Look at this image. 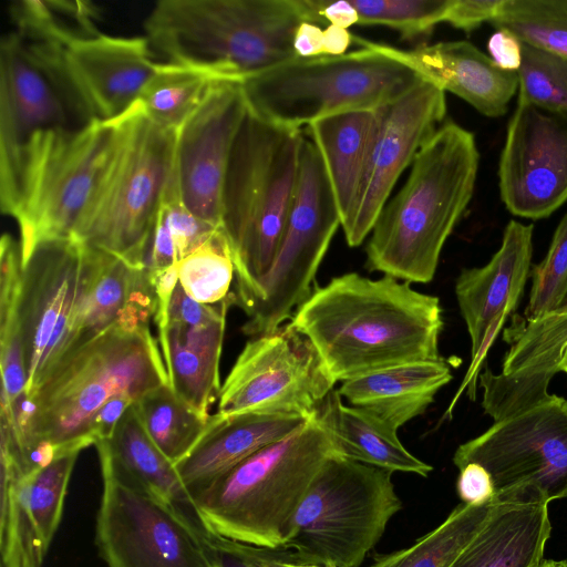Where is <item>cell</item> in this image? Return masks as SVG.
I'll list each match as a JSON object with an SVG mask.
<instances>
[{
    "label": "cell",
    "instance_id": "cell-42",
    "mask_svg": "<svg viewBox=\"0 0 567 567\" xmlns=\"http://www.w3.org/2000/svg\"><path fill=\"white\" fill-rule=\"evenodd\" d=\"M79 454L72 452L61 455L32 474L30 508L48 549L61 523L68 485Z\"/></svg>",
    "mask_w": 567,
    "mask_h": 567
},
{
    "label": "cell",
    "instance_id": "cell-35",
    "mask_svg": "<svg viewBox=\"0 0 567 567\" xmlns=\"http://www.w3.org/2000/svg\"><path fill=\"white\" fill-rule=\"evenodd\" d=\"M219 81L206 69L158 62L137 102L151 120L176 132Z\"/></svg>",
    "mask_w": 567,
    "mask_h": 567
},
{
    "label": "cell",
    "instance_id": "cell-2",
    "mask_svg": "<svg viewBox=\"0 0 567 567\" xmlns=\"http://www.w3.org/2000/svg\"><path fill=\"white\" fill-rule=\"evenodd\" d=\"M171 384L158 340L150 324L118 322L61 359L14 415V437L23 458L40 442L58 456L95 445L92 423L113 396L136 401Z\"/></svg>",
    "mask_w": 567,
    "mask_h": 567
},
{
    "label": "cell",
    "instance_id": "cell-7",
    "mask_svg": "<svg viewBox=\"0 0 567 567\" xmlns=\"http://www.w3.org/2000/svg\"><path fill=\"white\" fill-rule=\"evenodd\" d=\"M302 136V130L277 126L249 111L238 132L221 219L235 265V302L271 267L295 197Z\"/></svg>",
    "mask_w": 567,
    "mask_h": 567
},
{
    "label": "cell",
    "instance_id": "cell-32",
    "mask_svg": "<svg viewBox=\"0 0 567 567\" xmlns=\"http://www.w3.org/2000/svg\"><path fill=\"white\" fill-rule=\"evenodd\" d=\"M0 464L1 567H42L48 548L30 508V485L33 472H24L21 465L6 453L0 454Z\"/></svg>",
    "mask_w": 567,
    "mask_h": 567
},
{
    "label": "cell",
    "instance_id": "cell-29",
    "mask_svg": "<svg viewBox=\"0 0 567 567\" xmlns=\"http://www.w3.org/2000/svg\"><path fill=\"white\" fill-rule=\"evenodd\" d=\"M378 110L333 114L308 125L339 208L341 225L350 215L361 183Z\"/></svg>",
    "mask_w": 567,
    "mask_h": 567
},
{
    "label": "cell",
    "instance_id": "cell-47",
    "mask_svg": "<svg viewBox=\"0 0 567 567\" xmlns=\"http://www.w3.org/2000/svg\"><path fill=\"white\" fill-rule=\"evenodd\" d=\"M136 402L128 395L111 398L97 412L92 423V435L95 443L109 439L125 412Z\"/></svg>",
    "mask_w": 567,
    "mask_h": 567
},
{
    "label": "cell",
    "instance_id": "cell-4",
    "mask_svg": "<svg viewBox=\"0 0 567 567\" xmlns=\"http://www.w3.org/2000/svg\"><path fill=\"white\" fill-rule=\"evenodd\" d=\"M303 21L301 0H162L143 25L166 62L241 83L298 58L293 38Z\"/></svg>",
    "mask_w": 567,
    "mask_h": 567
},
{
    "label": "cell",
    "instance_id": "cell-36",
    "mask_svg": "<svg viewBox=\"0 0 567 567\" xmlns=\"http://www.w3.org/2000/svg\"><path fill=\"white\" fill-rule=\"evenodd\" d=\"M10 16L14 32L32 41L64 44L101 33L99 10L89 1H17L10 7Z\"/></svg>",
    "mask_w": 567,
    "mask_h": 567
},
{
    "label": "cell",
    "instance_id": "cell-21",
    "mask_svg": "<svg viewBox=\"0 0 567 567\" xmlns=\"http://www.w3.org/2000/svg\"><path fill=\"white\" fill-rule=\"evenodd\" d=\"M533 230L530 224L509 220L502 244L489 261L463 269L456 279V300L471 338V363L446 413H451L465 388L472 399L475 396L483 360L518 306L532 271Z\"/></svg>",
    "mask_w": 567,
    "mask_h": 567
},
{
    "label": "cell",
    "instance_id": "cell-40",
    "mask_svg": "<svg viewBox=\"0 0 567 567\" xmlns=\"http://www.w3.org/2000/svg\"><path fill=\"white\" fill-rule=\"evenodd\" d=\"M359 14L358 24L385 25L403 39L429 34L444 22L452 0H350Z\"/></svg>",
    "mask_w": 567,
    "mask_h": 567
},
{
    "label": "cell",
    "instance_id": "cell-5",
    "mask_svg": "<svg viewBox=\"0 0 567 567\" xmlns=\"http://www.w3.org/2000/svg\"><path fill=\"white\" fill-rule=\"evenodd\" d=\"M111 146L71 238L146 269L152 229L174 167L175 131L138 102L110 121Z\"/></svg>",
    "mask_w": 567,
    "mask_h": 567
},
{
    "label": "cell",
    "instance_id": "cell-19",
    "mask_svg": "<svg viewBox=\"0 0 567 567\" xmlns=\"http://www.w3.org/2000/svg\"><path fill=\"white\" fill-rule=\"evenodd\" d=\"M83 246L72 238L39 246L22 267L20 318L31 398L58 362L78 306Z\"/></svg>",
    "mask_w": 567,
    "mask_h": 567
},
{
    "label": "cell",
    "instance_id": "cell-16",
    "mask_svg": "<svg viewBox=\"0 0 567 567\" xmlns=\"http://www.w3.org/2000/svg\"><path fill=\"white\" fill-rule=\"evenodd\" d=\"M446 115L445 92L422 79L409 92L379 107L359 190L341 225L350 247L361 245L402 172Z\"/></svg>",
    "mask_w": 567,
    "mask_h": 567
},
{
    "label": "cell",
    "instance_id": "cell-8",
    "mask_svg": "<svg viewBox=\"0 0 567 567\" xmlns=\"http://www.w3.org/2000/svg\"><path fill=\"white\" fill-rule=\"evenodd\" d=\"M352 40L361 49L337 56H298L244 80L248 111L277 126L301 130L333 114L377 110L424 79L371 41Z\"/></svg>",
    "mask_w": 567,
    "mask_h": 567
},
{
    "label": "cell",
    "instance_id": "cell-14",
    "mask_svg": "<svg viewBox=\"0 0 567 567\" xmlns=\"http://www.w3.org/2000/svg\"><path fill=\"white\" fill-rule=\"evenodd\" d=\"M334 384L312 342L289 322L245 344L221 384L217 413L310 419Z\"/></svg>",
    "mask_w": 567,
    "mask_h": 567
},
{
    "label": "cell",
    "instance_id": "cell-44",
    "mask_svg": "<svg viewBox=\"0 0 567 567\" xmlns=\"http://www.w3.org/2000/svg\"><path fill=\"white\" fill-rule=\"evenodd\" d=\"M456 491L465 504H482L494 499V485L489 473L477 463L460 468Z\"/></svg>",
    "mask_w": 567,
    "mask_h": 567
},
{
    "label": "cell",
    "instance_id": "cell-6",
    "mask_svg": "<svg viewBox=\"0 0 567 567\" xmlns=\"http://www.w3.org/2000/svg\"><path fill=\"white\" fill-rule=\"evenodd\" d=\"M336 453L316 413L297 431L258 450L197 494L199 523L207 533L224 538L282 547L297 508Z\"/></svg>",
    "mask_w": 567,
    "mask_h": 567
},
{
    "label": "cell",
    "instance_id": "cell-24",
    "mask_svg": "<svg viewBox=\"0 0 567 567\" xmlns=\"http://www.w3.org/2000/svg\"><path fill=\"white\" fill-rule=\"evenodd\" d=\"M308 420L291 414L215 413L198 443L174 466L194 498L241 461L287 437Z\"/></svg>",
    "mask_w": 567,
    "mask_h": 567
},
{
    "label": "cell",
    "instance_id": "cell-41",
    "mask_svg": "<svg viewBox=\"0 0 567 567\" xmlns=\"http://www.w3.org/2000/svg\"><path fill=\"white\" fill-rule=\"evenodd\" d=\"M530 277L525 321L555 311L567 296V213L556 227L546 256L532 267Z\"/></svg>",
    "mask_w": 567,
    "mask_h": 567
},
{
    "label": "cell",
    "instance_id": "cell-46",
    "mask_svg": "<svg viewBox=\"0 0 567 567\" xmlns=\"http://www.w3.org/2000/svg\"><path fill=\"white\" fill-rule=\"evenodd\" d=\"M212 563L217 567H258L245 553L241 543L206 533Z\"/></svg>",
    "mask_w": 567,
    "mask_h": 567
},
{
    "label": "cell",
    "instance_id": "cell-11",
    "mask_svg": "<svg viewBox=\"0 0 567 567\" xmlns=\"http://www.w3.org/2000/svg\"><path fill=\"white\" fill-rule=\"evenodd\" d=\"M341 225L328 174L313 141L303 134L298 182L284 233L266 276L236 299L248 316L243 332H271L292 318L311 293V284Z\"/></svg>",
    "mask_w": 567,
    "mask_h": 567
},
{
    "label": "cell",
    "instance_id": "cell-23",
    "mask_svg": "<svg viewBox=\"0 0 567 567\" xmlns=\"http://www.w3.org/2000/svg\"><path fill=\"white\" fill-rule=\"evenodd\" d=\"M379 51L400 60L487 117L503 116L518 91L517 72L498 68L468 41H445L402 50L371 42Z\"/></svg>",
    "mask_w": 567,
    "mask_h": 567
},
{
    "label": "cell",
    "instance_id": "cell-28",
    "mask_svg": "<svg viewBox=\"0 0 567 567\" xmlns=\"http://www.w3.org/2000/svg\"><path fill=\"white\" fill-rule=\"evenodd\" d=\"M317 414L327 429L336 452L349 460L394 472L426 477L433 467L411 454L400 442L398 430L372 413L342 403L332 390Z\"/></svg>",
    "mask_w": 567,
    "mask_h": 567
},
{
    "label": "cell",
    "instance_id": "cell-26",
    "mask_svg": "<svg viewBox=\"0 0 567 567\" xmlns=\"http://www.w3.org/2000/svg\"><path fill=\"white\" fill-rule=\"evenodd\" d=\"M550 530L548 504L497 501L450 567H538Z\"/></svg>",
    "mask_w": 567,
    "mask_h": 567
},
{
    "label": "cell",
    "instance_id": "cell-54",
    "mask_svg": "<svg viewBox=\"0 0 567 567\" xmlns=\"http://www.w3.org/2000/svg\"><path fill=\"white\" fill-rule=\"evenodd\" d=\"M212 567H217V566L213 564V566H212Z\"/></svg>",
    "mask_w": 567,
    "mask_h": 567
},
{
    "label": "cell",
    "instance_id": "cell-22",
    "mask_svg": "<svg viewBox=\"0 0 567 567\" xmlns=\"http://www.w3.org/2000/svg\"><path fill=\"white\" fill-rule=\"evenodd\" d=\"M82 246L80 297L58 362L112 326L148 324L155 313V295L146 269L132 268L111 254Z\"/></svg>",
    "mask_w": 567,
    "mask_h": 567
},
{
    "label": "cell",
    "instance_id": "cell-13",
    "mask_svg": "<svg viewBox=\"0 0 567 567\" xmlns=\"http://www.w3.org/2000/svg\"><path fill=\"white\" fill-rule=\"evenodd\" d=\"M453 463L482 465L499 502L546 503L567 496V399H546L461 444Z\"/></svg>",
    "mask_w": 567,
    "mask_h": 567
},
{
    "label": "cell",
    "instance_id": "cell-17",
    "mask_svg": "<svg viewBox=\"0 0 567 567\" xmlns=\"http://www.w3.org/2000/svg\"><path fill=\"white\" fill-rule=\"evenodd\" d=\"M82 123L110 122L137 102L158 62L146 37L99 33L44 42Z\"/></svg>",
    "mask_w": 567,
    "mask_h": 567
},
{
    "label": "cell",
    "instance_id": "cell-52",
    "mask_svg": "<svg viewBox=\"0 0 567 567\" xmlns=\"http://www.w3.org/2000/svg\"><path fill=\"white\" fill-rule=\"evenodd\" d=\"M538 567H567V561L543 560Z\"/></svg>",
    "mask_w": 567,
    "mask_h": 567
},
{
    "label": "cell",
    "instance_id": "cell-51",
    "mask_svg": "<svg viewBox=\"0 0 567 567\" xmlns=\"http://www.w3.org/2000/svg\"><path fill=\"white\" fill-rule=\"evenodd\" d=\"M540 322L549 332L567 338V296L561 305L555 311L544 316Z\"/></svg>",
    "mask_w": 567,
    "mask_h": 567
},
{
    "label": "cell",
    "instance_id": "cell-31",
    "mask_svg": "<svg viewBox=\"0 0 567 567\" xmlns=\"http://www.w3.org/2000/svg\"><path fill=\"white\" fill-rule=\"evenodd\" d=\"M22 264L19 241L10 234L0 240V368L1 410L25 395L27 365L20 318Z\"/></svg>",
    "mask_w": 567,
    "mask_h": 567
},
{
    "label": "cell",
    "instance_id": "cell-39",
    "mask_svg": "<svg viewBox=\"0 0 567 567\" xmlns=\"http://www.w3.org/2000/svg\"><path fill=\"white\" fill-rule=\"evenodd\" d=\"M517 105L567 115V58L522 42Z\"/></svg>",
    "mask_w": 567,
    "mask_h": 567
},
{
    "label": "cell",
    "instance_id": "cell-3",
    "mask_svg": "<svg viewBox=\"0 0 567 567\" xmlns=\"http://www.w3.org/2000/svg\"><path fill=\"white\" fill-rule=\"evenodd\" d=\"M478 164L474 134L453 121L443 122L378 216L365 249L369 269L410 284L430 282L445 241L473 197Z\"/></svg>",
    "mask_w": 567,
    "mask_h": 567
},
{
    "label": "cell",
    "instance_id": "cell-27",
    "mask_svg": "<svg viewBox=\"0 0 567 567\" xmlns=\"http://www.w3.org/2000/svg\"><path fill=\"white\" fill-rule=\"evenodd\" d=\"M226 316L209 322H168L159 343L174 391L204 415L218 400Z\"/></svg>",
    "mask_w": 567,
    "mask_h": 567
},
{
    "label": "cell",
    "instance_id": "cell-50",
    "mask_svg": "<svg viewBox=\"0 0 567 567\" xmlns=\"http://www.w3.org/2000/svg\"><path fill=\"white\" fill-rule=\"evenodd\" d=\"M352 41V34L343 28L329 24L323 30V55H342Z\"/></svg>",
    "mask_w": 567,
    "mask_h": 567
},
{
    "label": "cell",
    "instance_id": "cell-48",
    "mask_svg": "<svg viewBox=\"0 0 567 567\" xmlns=\"http://www.w3.org/2000/svg\"><path fill=\"white\" fill-rule=\"evenodd\" d=\"M245 553L258 567H332L302 560L287 548H267L241 543Z\"/></svg>",
    "mask_w": 567,
    "mask_h": 567
},
{
    "label": "cell",
    "instance_id": "cell-49",
    "mask_svg": "<svg viewBox=\"0 0 567 567\" xmlns=\"http://www.w3.org/2000/svg\"><path fill=\"white\" fill-rule=\"evenodd\" d=\"M293 49L299 58L323 55V31L318 24L301 22L295 33Z\"/></svg>",
    "mask_w": 567,
    "mask_h": 567
},
{
    "label": "cell",
    "instance_id": "cell-38",
    "mask_svg": "<svg viewBox=\"0 0 567 567\" xmlns=\"http://www.w3.org/2000/svg\"><path fill=\"white\" fill-rule=\"evenodd\" d=\"M178 281L195 301L213 305L230 296L235 265L223 227L177 262Z\"/></svg>",
    "mask_w": 567,
    "mask_h": 567
},
{
    "label": "cell",
    "instance_id": "cell-25",
    "mask_svg": "<svg viewBox=\"0 0 567 567\" xmlns=\"http://www.w3.org/2000/svg\"><path fill=\"white\" fill-rule=\"evenodd\" d=\"M453 375L450 363L436 360L400 364L342 382L341 398L398 430L423 414Z\"/></svg>",
    "mask_w": 567,
    "mask_h": 567
},
{
    "label": "cell",
    "instance_id": "cell-33",
    "mask_svg": "<svg viewBox=\"0 0 567 567\" xmlns=\"http://www.w3.org/2000/svg\"><path fill=\"white\" fill-rule=\"evenodd\" d=\"M133 405L147 436L174 465L194 449L213 419L184 401L171 384L146 392Z\"/></svg>",
    "mask_w": 567,
    "mask_h": 567
},
{
    "label": "cell",
    "instance_id": "cell-53",
    "mask_svg": "<svg viewBox=\"0 0 567 567\" xmlns=\"http://www.w3.org/2000/svg\"><path fill=\"white\" fill-rule=\"evenodd\" d=\"M563 371L567 374V357L564 358L559 363V372Z\"/></svg>",
    "mask_w": 567,
    "mask_h": 567
},
{
    "label": "cell",
    "instance_id": "cell-20",
    "mask_svg": "<svg viewBox=\"0 0 567 567\" xmlns=\"http://www.w3.org/2000/svg\"><path fill=\"white\" fill-rule=\"evenodd\" d=\"M501 199L514 216L542 219L567 202V115L517 105L498 163Z\"/></svg>",
    "mask_w": 567,
    "mask_h": 567
},
{
    "label": "cell",
    "instance_id": "cell-10",
    "mask_svg": "<svg viewBox=\"0 0 567 567\" xmlns=\"http://www.w3.org/2000/svg\"><path fill=\"white\" fill-rule=\"evenodd\" d=\"M111 122L49 130L27 146L13 208L22 267L49 241L71 238L107 156Z\"/></svg>",
    "mask_w": 567,
    "mask_h": 567
},
{
    "label": "cell",
    "instance_id": "cell-9",
    "mask_svg": "<svg viewBox=\"0 0 567 567\" xmlns=\"http://www.w3.org/2000/svg\"><path fill=\"white\" fill-rule=\"evenodd\" d=\"M392 474L331 455L297 508L282 548L311 564L360 567L402 509Z\"/></svg>",
    "mask_w": 567,
    "mask_h": 567
},
{
    "label": "cell",
    "instance_id": "cell-12",
    "mask_svg": "<svg viewBox=\"0 0 567 567\" xmlns=\"http://www.w3.org/2000/svg\"><path fill=\"white\" fill-rule=\"evenodd\" d=\"M95 545L107 567H212L206 530L122 475L101 442Z\"/></svg>",
    "mask_w": 567,
    "mask_h": 567
},
{
    "label": "cell",
    "instance_id": "cell-34",
    "mask_svg": "<svg viewBox=\"0 0 567 567\" xmlns=\"http://www.w3.org/2000/svg\"><path fill=\"white\" fill-rule=\"evenodd\" d=\"M496 503L495 498L482 504L461 503L413 545L377 556L370 567H450L485 524Z\"/></svg>",
    "mask_w": 567,
    "mask_h": 567
},
{
    "label": "cell",
    "instance_id": "cell-15",
    "mask_svg": "<svg viewBox=\"0 0 567 567\" xmlns=\"http://www.w3.org/2000/svg\"><path fill=\"white\" fill-rule=\"evenodd\" d=\"M54 66L14 32L0 43V206L10 215L24 151L40 133L81 126Z\"/></svg>",
    "mask_w": 567,
    "mask_h": 567
},
{
    "label": "cell",
    "instance_id": "cell-45",
    "mask_svg": "<svg viewBox=\"0 0 567 567\" xmlns=\"http://www.w3.org/2000/svg\"><path fill=\"white\" fill-rule=\"evenodd\" d=\"M487 51L498 68L518 71L522 63V42L511 31L497 29L487 41Z\"/></svg>",
    "mask_w": 567,
    "mask_h": 567
},
{
    "label": "cell",
    "instance_id": "cell-1",
    "mask_svg": "<svg viewBox=\"0 0 567 567\" xmlns=\"http://www.w3.org/2000/svg\"><path fill=\"white\" fill-rule=\"evenodd\" d=\"M384 275L357 272L316 286L290 323L319 352L333 381L442 358L440 299Z\"/></svg>",
    "mask_w": 567,
    "mask_h": 567
},
{
    "label": "cell",
    "instance_id": "cell-30",
    "mask_svg": "<svg viewBox=\"0 0 567 567\" xmlns=\"http://www.w3.org/2000/svg\"><path fill=\"white\" fill-rule=\"evenodd\" d=\"M97 442L103 444L112 464L122 475L200 524L193 496L174 464L147 436L134 405L122 416L113 434Z\"/></svg>",
    "mask_w": 567,
    "mask_h": 567
},
{
    "label": "cell",
    "instance_id": "cell-18",
    "mask_svg": "<svg viewBox=\"0 0 567 567\" xmlns=\"http://www.w3.org/2000/svg\"><path fill=\"white\" fill-rule=\"evenodd\" d=\"M247 112L241 83L219 81L175 132L173 178L179 198L214 226L221 227L227 168Z\"/></svg>",
    "mask_w": 567,
    "mask_h": 567
},
{
    "label": "cell",
    "instance_id": "cell-37",
    "mask_svg": "<svg viewBox=\"0 0 567 567\" xmlns=\"http://www.w3.org/2000/svg\"><path fill=\"white\" fill-rule=\"evenodd\" d=\"M491 23L523 43L567 58V0H503Z\"/></svg>",
    "mask_w": 567,
    "mask_h": 567
},
{
    "label": "cell",
    "instance_id": "cell-43",
    "mask_svg": "<svg viewBox=\"0 0 567 567\" xmlns=\"http://www.w3.org/2000/svg\"><path fill=\"white\" fill-rule=\"evenodd\" d=\"M503 0H452L444 22L471 32L482 23L492 21Z\"/></svg>",
    "mask_w": 567,
    "mask_h": 567
}]
</instances>
